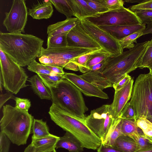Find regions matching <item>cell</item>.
Here are the masks:
<instances>
[{"label":"cell","mask_w":152,"mask_h":152,"mask_svg":"<svg viewBox=\"0 0 152 152\" xmlns=\"http://www.w3.org/2000/svg\"><path fill=\"white\" fill-rule=\"evenodd\" d=\"M43 42L31 34L0 32V48L21 67L39 58Z\"/></svg>","instance_id":"1"},{"label":"cell","mask_w":152,"mask_h":152,"mask_svg":"<svg viewBox=\"0 0 152 152\" xmlns=\"http://www.w3.org/2000/svg\"><path fill=\"white\" fill-rule=\"evenodd\" d=\"M44 83L50 92L52 103L85 124L84 114L88 109L81 92L73 83L65 79L55 84Z\"/></svg>","instance_id":"2"},{"label":"cell","mask_w":152,"mask_h":152,"mask_svg":"<svg viewBox=\"0 0 152 152\" xmlns=\"http://www.w3.org/2000/svg\"><path fill=\"white\" fill-rule=\"evenodd\" d=\"M2 112L1 131L13 144L18 146L26 144L31 132L34 117L28 111L10 104L3 106Z\"/></svg>","instance_id":"3"},{"label":"cell","mask_w":152,"mask_h":152,"mask_svg":"<svg viewBox=\"0 0 152 152\" xmlns=\"http://www.w3.org/2000/svg\"><path fill=\"white\" fill-rule=\"evenodd\" d=\"M149 42L137 43L132 49L118 56L108 57L102 75L113 85L118 83L126 74L138 68Z\"/></svg>","instance_id":"4"},{"label":"cell","mask_w":152,"mask_h":152,"mask_svg":"<svg viewBox=\"0 0 152 152\" xmlns=\"http://www.w3.org/2000/svg\"><path fill=\"white\" fill-rule=\"evenodd\" d=\"M48 113L51 120L66 132L76 137L84 148L97 150L102 143L86 124L69 115L58 106L52 103Z\"/></svg>","instance_id":"5"},{"label":"cell","mask_w":152,"mask_h":152,"mask_svg":"<svg viewBox=\"0 0 152 152\" xmlns=\"http://www.w3.org/2000/svg\"><path fill=\"white\" fill-rule=\"evenodd\" d=\"M135 115V120L152 117V75L141 74L133 86L129 102Z\"/></svg>","instance_id":"6"},{"label":"cell","mask_w":152,"mask_h":152,"mask_svg":"<svg viewBox=\"0 0 152 152\" xmlns=\"http://www.w3.org/2000/svg\"><path fill=\"white\" fill-rule=\"evenodd\" d=\"M0 72L5 89L16 94L26 87L28 78L23 68L0 48Z\"/></svg>","instance_id":"7"},{"label":"cell","mask_w":152,"mask_h":152,"mask_svg":"<svg viewBox=\"0 0 152 152\" xmlns=\"http://www.w3.org/2000/svg\"><path fill=\"white\" fill-rule=\"evenodd\" d=\"M116 119L114 118L110 105L104 104L91 110L90 115L86 117L85 123L103 143Z\"/></svg>","instance_id":"8"},{"label":"cell","mask_w":152,"mask_h":152,"mask_svg":"<svg viewBox=\"0 0 152 152\" xmlns=\"http://www.w3.org/2000/svg\"><path fill=\"white\" fill-rule=\"evenodd\" d=\"M99 49H100L81 48L69 46L49 49L42 47L39 60L41 64H44L56 66L64 68L74 58Z\"/></svg>","instance_id":"9"},{"label":"cell","mask_w":152,"mask_h":152,"mask_svg":"<svg viewBox=\"0 0 152 152\" xmlns=\"http://www.w3.org/2000/svg\"><path fill=\"white\" fill-rule=\"evenodd\" d=\"M98 26H133L142 24L134 12L123 7L86 19Z\"/></svg>","instance_id":"10"},{"label":"cell","mask_w":152,"mask_h":152,"mask_svg":"<svg viewBox=\"0 0 152 152\" xmlns=\"http://www.w3.org/2000/svg\"><path fill=\"white\" fill-rule=\"evenodd\" d=\"M81 24L88 34L111 57L121 54L123 52L119 41L109 33L88 20L81 22Z\"/></svg>","instance_id":"11"},{"label":"cell","mask_w":152,"mask_h":152,"mask_svg":"<svg viewBox=\"0 0 152 152\" xmlns=\"http://www.w3.org/2000/svg\"><path fill=\"white\" fill-rule=\"evenodd\" d=\"M3 24L9 33L25 32L28 11L24 0H14L9 12H5Z\"/></svg>","instance_id":"12"},{"label":"cell","mask_w":152,"mask_h":152,"mask_svg":"<svg viewBox=\"0 0 152 152\" xmlns=\"http://www.w3.org/2000/svg\"><path fill=\"white\" fill-rule=\"evenodd\" d=\"M66 38L67 46L86 48H102L86 31L81 22L68 33Z\"/></svg>","instance_id":"13"},{"label":"cell","mask_w":152,"mask_h":152,"mask_svg":"<svg viewBox=\"0 0 152 152\" xmlns=\"http://www.w3.org/2000/svg\"><path fill=\"white\" fill-rule=\"evenodd\" d=\"M64 79L73 83L81 92L87 96L101 99H109L108 95L97 87L89 83L75 74L66 73Z\"/></svg>","instance_id":"14"},{"label":"cell","mask_w":152,"mask_h":152,"mask_svg":"<svg viewBox=\"0 0 152 152\" xmlns=\"http://www.w3.org/2000/svg\"><path fill=\"white\" fill-rule=\"evenodd\" d=\"M106 61L107 59H105L92 66L87 72L80 76L102 91L105 88L113 87V84L102 74Z\"/></svg>","instance_id":"15"},{"label":"cell","mask_w":152,"mask_h":152,"mask_svg":"<svg viewBox=\"0 0 152 152\" xmlns=\"http://www.w3.org/2000/svg\"><path fill=\"white\" fill-rule=\"evenodd\" d=\"M133 82L132 79L122 88L115 92L113 102L110 104L115 119L119 118L122 110L131 99Z\"/></svg>","instance_id":"16"},{"label":"cell","mask_w":152,"mask_h":152,"mask_svg":"<svg viewBox=\"0 0 152 152\" xmlns=\"http://www.w3.org/2000/svg\"><path fill=\"white\" fill-rule=\"evenodd\" d=\"M100 28L109 33L119 41L123 38L137 31L144 29L145 24H141L133 26H102Z\"/></svg>","instance_id":"17"},{"label":"cell","mask_w":152,"mask_h":152,"mask_svg":"<svg viewBox=\"0 0 152 152\" xmlns=\"http://www.w3.org/2000/svg\"><path fill=\"white\" fill-rule=\"evenodd\" d=\"M73 12L74 16L80 22L88 18L94 16L97 14L86 2L85 0H68Z\"/></svg>","instance_id":"18"},{"label":"cell","mask_w":152,"mask_h":152,"mask_svg":"<svg viewBox=\"0 0 152 152\" xmlns=\"http://www.w3.org/2000/svg\"><path fill=\"white\" fill-rule=\"evenodd\" d=\"M63 148L69 152H82L84 148L81 142L71 133L66 132L57 142L56 148Z\"/></svg>","instance_id":"19"},{"label":"cell","mask_w":152,"mask_h":152,"mask_svg":"<svg viewBox=\"0 0 152 152\" xmlns=\"http://www.w3.org/2000/svg\"><path fill=\"white\" fill-rule=\"evenodd\" d=\"M81 22L77 18H67L64 20L49 25L47 27L48 37L68 32L77 25Z\"/></svg>","instance_id":"20"},{"label":"cell","mask_w":152,"mask_h":152,"mask_svg":"<svg viewBox=\"0 0 152 152\" xmlns=\"http://www.w3.org/2000/svg\"><path fill=\"white\" fill-rule=\"evenodd\" d=\"M52 4L50 0L43 1L29 9L28 14L34 19H48L51 17L53 12Z\"/></svg>","instance_id":"21"},{"label":"cell","mask_w":152,"mask_h":152,"mask_svg":"<svg viewBox=\"0 0 152 152\" xmlns=\"http://www.w3.org/2000/svg\"><path fill=\"white\" fill-rule=\"evenodd\" d=\"M60 137L51 134L38 139L32 138L31 144L37 152H46L55 149L56 144Z\"/></svg>","instance_id":"22"},{"label":"cell","mask_w":152,"mask_h":152,"mask_svg":"<svg viewBox=\"0 0 152 152\" xmlns=\"http://www.w3.org/2000/svg\"><path fill=\"white\" fill-rule=\"evenodd\" d=\"M28 81L33 91L40 99H52L49 90L37 74L29 78Z\"/></svg>","instance_id":"23"},{"label":"cell","mask_w":152,"mask_h":152,"mask_svg":"<svg viewBox=\"0 0 152 152\" xmlns=\"http://www.w3.org/2000/svg\"><path fill=\"white\" fill-rule=\"evenodd\" d=\"M113 146L124 152H135L138 150L134 140L130 136L124 134L117 138Z\"/></svg>","instance_id":"24"},{"label":"cell","mask_w":152,"mask_h":152,"mask_svg":"<svg viewBox=\"0 0 152 152\" xmlns=\"http://www.w3.org/2000/svg\"><path fill=\"white\" fill-rule=\"evenodd\" d=\"M110 54L103 48L99 49L91 54L85 67L81 72L84 74L87 72L90 67L110 56Z\"/></svg>","instance_id":"25"},{"label":"cell","mask_w":152,"mask_h":152,"mask_svg":"<svg viewBox=\"0 0 152 152\" xmlns=\"http://www.w3.org/2000/svg\"><path fill=\"white\" fill-rule=\"evenodd\" d=\"M32 138L38 139L50 135L49 128L46 121L42 119H34L32 127Z\"/></svg>","instance_id":"26"},{"label":"cell","mask_w":152,"mask_h":152,"mask_svg":"<svg viewBox=\"0 0 152 152\" xmlns=\"http://www.w3.org/2000/svg\"><path fill=\"white\" fill-rule=\"evenodd\" d=\"M121 118H117L106 139L103 143L113 146L117 138L123 135L121 129Z\"/></svg>","instance_id":"27"},{"label":"cell","mask_w":152,"mask_h":152,"mask_svg":"<svg viewBox=\"0 0 152 152\" xmlns=\"http://www.w3.org/2000/svg\"><path fill=\"white\" fill-rule=\"evenodd\" d=\"M68 33L48 37L47 48H58L67 46L66 37Z\"/></svg>","instance_id":"28"},{"label":"cell","mask_w":152,"mask_h":152,"mask_svg":"<svg viewBox=\"0 0 152 152\" xmlns=\"http://www.w3.org/2000/svg\"><path fill=\"white\" fill-rule=\"evenodd\" d=\"M56 10L67 18H71L74 14L68 0H50Z\"/></svg>","instance_id":"29"},{"label":"cell","mask_w":152,"mask_h":152,"mask_svg":"<svg viewBox=\"0 0 152 152\" xmlns=\"http://www.w3.org/2000/svg\"><path fill=\"white\" fill-rule=\"evenodd\" d=\"M145 29L135 32L120 40L119 42L122 49L127 48L130 50L134 48L135 45L134 43H137V39L143 36Z\"/></svg>","instance_id":"30"},{"label":"cell","mask_w":152,"mask_h":152,"mask_svg":"<svg viewBox=\"0 0 152 152\" xmlns=\"http://www.w3.org/2000/svg\"><path fill=\"white\" fill-rule=\"evenodd\" d=\"M136 121L121 119V129L123 134L130 136L140 133Z\"/></svg>","instance_id":"31"},{"label":"cell","mask_w":152,"mask_h":152,"mask_svg":"<svg viewBox=\"0 0 152 152\" xmlns=\"http://www.w3.org/2000/svg\"><path fill=\"white\" fill-rule=\"evenodd\" d=\"M152 64V38L147 45L140 62L138 68H148Z\"/></svg>","instance_id":"32"},{"label":"cell","mask_w":152,"mask_h":152,"mask_svg":"<svg viewBox=\"0 0 152 152\" xmlns=\"http://www.w3.org/2000/svg\"><path fill=\"white\" fill-rule=\"evenodd\" d=\"M136 122L146 137L152 142V123L145 118H138Z\"/></svg>","instance_id":"33"},{"label":"cell","mask_w":152,"mask_h":152,"mask_svg":"<svg viewBox=\"0 0 152 152\" xmlns=\"http://www.w3.org/2000/svg\"><path fill=\"white\" fill-rule=\"evenodd\" d=\"M27 69L30 71L38 74L45 75H55L56 73L51 71L43 64L37 62L34 59L28 66Z\"/></svg>","instance_id":"34"},{"label":"cell","mask_w":152,"mask_h":152,"mask_svg":"<svg viewBox=\"0 0 152 152\" xmlns=\"http://www.w3.org/2000/svg\"><path fill=\"white\" fill-rule=\"evenodd\" d=\"M135 141L138 150L152 147V142L146 137L143 133H139L129 136Z\"/></svg>","instance_id":"35"},{"label":"cell","mask_w":152,"mask_h":152,"mask_svg":"<svg viewBox=\"0 0 152 152\" xmlns=\"http://www.w3.org/2000/svg\"><path fill=\"white\" fill-rule=\"evenodd\" d=\"M85 0L97 14L102 13L109 11L106 6L105 0Z\"/></svg>","instance_id":"36"},{"label":"cell","mask_w":152,"mask_h":152,"mask_svg":"<svg viewBox=\"0 0 152 152\" xmlns=\"http://www.w3.org/2000/svg\"><path fill=\"white\" fill-rule=\"evenodd\" d=\"M142 24H152V10H142L134 12Z\"/></svg>","instance_id":"37"},{"label":"cell","mask_w":152,"mask_h":152,"mask_svg":"<svg viewBox=\"0 0 152 152\" xmlns=\"http://www.w3.org/2000/svg\"><path fill=\"white\" fill-rule=\"evenodd\" d=\"M37 75L44 83L49 84H56L64 79V75L57 74L55 75L38 74Z\"/></svg>","instance_id":"38"},{"label":"cell","mask_w":152,"mask_h":152,"mask_svg":"<svg viewBox=\"0 0 152 152\" xmlns=\"http://www.w3.org/2000/svg\"><path fill=\"white\" fill-rule=\"evenodd\" d=\"M119 118L135 120L134 110L129 102H128L126 104L122 110Z\"/></svg>","instance_id":"39"},{"label":"cell","mask_w":152,"mask_h":152,"mask_svg":"<svg viewBox=\"0 0 152 152\" xmlns=\"http://www.w3.org/2000/svg\"><path fill=\"white\" fill-rule=\"evenodd\" d=\"M94 51L77 57L71 60L70 62H72L77 65L79 70L81 72L84 68L86 62L91 54Z\"/></svg>","instance_id":"40"},{"label":"cell","mask_w":152,"mask_h":152,"mask_svg":"<svg viewBox=\"0 0 152 152\" xmlns=\"http://www.w3.org/2000/svg\"><path fill=\"white\" fill-rule=\"evenodd\" d=\"M14 99L15 101L16 107L28 111L31 105V102L29 99L18 97H15Z\"/></svg>","instance_id":"41"},{"label":"cell","mask_w":152,"mask_h":152,"mask_svg":"<svg viewBox=\"0 0 152 152\" xmlns=\"http://www.w3.org/2000/svg\"><path fill=\"white\" fill-rule=\"evenodd\" d=\"M129 8L133 12L144 10H152V0H146L143 2L132 5Z\"/></svg>","instance_id":"42"},{"label":"cell","mask_w":152,"mask_h":152,"mask_svg":"<svg viewBox=\"0 0 152 152\" xmlns=\"http://www.w3.org/2000/svg\"><path fill=\"white\" fill-rule=\"evenodd\" d=\"M10 141L2 132L0 133V152H9Z\"/></svg>","instance_id":"43"},{"label":"cell","mask_w":152,"mask_h":152,"mask_svg":"<svg viewBox=\"0 0 152 152\" xmlns=\"http://www.w3.org/2000/svg\"><path fill=\"white\" fill-rule=\"evenodd\" d=\"M106 6L109 10H116L124 7V1L122 0H107Z\"/></svg>","instance_id":"44"},{"label":"cell","mask_w":152,"mask_h":152,"mask_svg":"<svg viewBox=\"0 0 152 152\" xmlns=\"http://www.w3.org/2000/svg\"><path fill=\"white\" fill-rule=\"evenodd\" d=\"M132 79L131 77L128 74H126L125 77L118 83L113 85V87L115 92L120 90L124 87Z\"/></svg>","instance_id":"45"},{"label":"cell","mask_w":152,"mask_h":152,"mask_svg":"<svg viewBox=\"0 0 152 152\" xmlns=\"http://www.w3.org/2000/svg\"><path fill=\"white\" fill-rule=\"evenodd\" d=\"M97 150V152H124L113 146L103 143Z\"/></svg>","instance_id":"46"},{"label":"cell","mask_w":152,"mask_h":152,"mask_svg":"<svg viewBox=\"0 0 152 152\" xmlns=\"http://www.w3.org/2000/svg\"><path fill=\"white\" fill-rule=\"evenodd\" d=\"M15 97L12 94L6 93L4 94H0V108L1 109L4 103L8 100L11 99H14Z\"/></svg>","instance_id":"47"},{"label":"cell","mask_w":152,"mask_h":152,"mask_svg":"<svg viewBox=\"0 0 152 152\" xmlns=\"http://www.w3.org/2000/svg\"><path fill=\"white\" fill-rule=\"evenodd\" d=\"M48 68L57 74L64 75L65 72L63 70V68L54 65L44 64Z\"/></svg>","instance_id":"48"},{"label":"cell","mask_w":152,"mask_h":152,"mask_svg":"<svg viewBox=\"0 0 152 152\" xmlns=\"http://www.w3.org/2000/svg\"><path fill=\"white\" fill-rule=\"evenodd\" d=\"M64 68L66 69L72 70L75 71H77L79 70V68L77 65L71 62H69L68 64L66 65Z\"/></svg>","instance_id":"49"},{"label":"cell","mask_w":152,"mask_h":152,"mask_svg":"<svg viewBox=\"0 0 152 152\" xmlns=\"http://www.w3.org/2000/svg\"><path fill=\"white\" fill-rule=\"evenodd\" d=\"M148 34H152V24L147 25L145 29L143 36Z\"/></svg>","instance_id":"50"},{"label":"cell","mask_w":152,"mask_h":152,"mask_svg":"<svg viewBox=\"0 0 152 152\" xmlns=\"http://www.w3.org/2000/svg\"><path fill=\"white\" fill-rule=\"evenodd\" d=\"M24 152H37L35 147L31 144L29 145L25 149Z\"/></svg>","instance_id":"51"},{"label":"cell","mask_w":152,"mask_h":152,"mask_svg":"<svg viewBox=\"0 0 152 152\" xmlns=\"http://www.w3.org/2000/svg\"><path fill=\"white\" fill-rule=\"evenodd\" d=\"M146 0H125L124 1L129 3H137L138 4L145 1Z\"/></svg>","instance_id":"52"},{"label":"cell","mask_w":152,"mask_h":152,"mask_svg":"<svg viewBox=\"0 0 152 152\" xmlns=\"http://www.w3.org/2000/svg\"><path fill=\"white\" fill-rule=\"evenodd\" d=\"M135 152H152V147L145 149L139 150Z\"/></svg>","instance_id":"53"},{"label":"cell","mask_w":152,"mask_h":152,"mask_svg":"<svg viewBox=\"0 0 152 152\" xmlns=\"http://www.w3.org/2000/svg\"><path fill=\"white\" fill-rule=\"evenodd\" d=\"M0 91L1 92L2 90V86H3V85L1 75V73H0Z\"/></svg>","instance_id":"54"},{"label":"cell","mask_w":152,"mask_h":152,"mask_svg":"<svg viewBox=\"0 0 152 152\" xmlns=\"http://www.w3.org/2000/svg\"><path fill=\"white\" fill-rule=\"evenodd\" d=\"M148 68L149 69L150 72L152 75V67L150 66Z\"/></svg>","instance_id":"55"},{"label":"cell","mask_w":152,"mask_h":152,"mask_svg":"<svg viewBox=\"0 0 152 152\" xmlns=\"http://www.w3.org/2000/svg\"><path fill=\"white\" fill-rule=\"evenodd\" d=\"M147 119L152 123V117H149Z\"/></svg>","instance_id":"56"},{"label":"cell","mask_w":152,"mask_h":152,"mask_svg":"<svg viewBox=\"0 0 152 152\" xmlns=\"http://www.w3.org/2000/svg\"><path fill=\"white\" fill-rule=\"evenodd\" d=\"M56 152V151L55 149H54V150H52V151H47V152Z\"/></svg>","instance_id":"57"},{"label":"cell","mask_w":152,"mask_h":152,"mask_svg":"<svg viewBox=\"0 0 152 152\" xmlns=\"http://www.w3.org/2000/svg\"><path fill=\"white\" fill-rule=\"evenodd\" d=\"M150 66H152V64Z\"/></svg>","instance_id":"58"}]
</instances>
